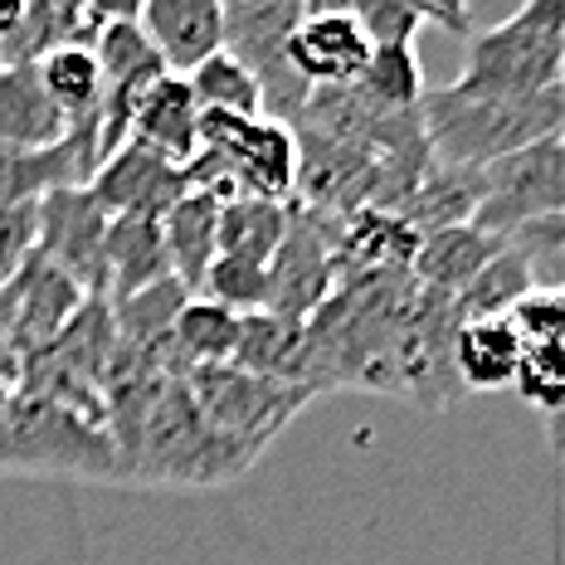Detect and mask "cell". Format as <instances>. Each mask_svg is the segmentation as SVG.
<instances>
[{
  "instance_id": "7c38bea8",
  "label": "cell",
  "mask_w": 565,
  "mask_h": 565,
  "mask_svg": "<svg viewBox=\"0 0 565 565\" xmlns=\"http://www.w3.org/2000/svg\"><path fill=\"white\" fill-rule=\"evenodd\" d=\"M84 191L98 200L103 215H167L175 200L185 195V175L181 167L161 161L157 151L122 141V147L98 161V171L88 175Z\"/></svg>"
},
{
  "instance_id": "d590c367",
  "label": "cell",
  "mask_w": 565,
  "mask_h": 565,
  "mask_svg": "<svg viewBox=\"0 0 565 565\" xmlns=\"http://www.w3.org/2000/svg\"><path fill=\"white\" fill-rule=\"evenodd\" d=\"M278 6H298L302 10V0H278Z\"/></svg>"
},
{
  "instance_id": "5bb4252c",
  "label": "cell",
  "mask_w": 565,
  "mask_h": 565,
  "mask_svg": "<svg viewBox=\"0 0 565 565\" xmlns=\"http://www.w3.org/2000/svg\"><path fill=\"white\" fill-rule=\"evenodd\" d=\"M127 141L157 151L171 167H185V161L200 151V108L191 98V84L181 74H161L157 84L141 93L132 127H127Z\"/></svg>"
},
{
  "instance_id": "d6a6232c",
  "label": "cell",
  "mask_w": 565,
  "mask_h": 565,
  "mask_svg": "<svg viewBox=\"0 0 565 565\" xmlns=\"http://www.w3.org/2000/svg\"><path fill=\"white\" fill-rule=\"evenodd\" d=\"M419 20L439 30H454V34H468V0H405Z\"/></svg>"
},
{
  "instance_id": "3957f363",
  "label": "cell",
  "mask_w": 565,
  "mask_h": 565,
  "mask_svg": "<svg viewBox=\"0 0 565 565\" xmlns=\"http://www.w3.org/2000/svg\"><path fill=\"white\" fill-rule=\"evenodd\" d=\"M565 68V0H522L512 20L473 34L458 93L488 98H526V93L561 88Z\"/></svg>"
},
{
  "instance_id": "5b68a950",
  "label": "cell",
  "mask_w": 565,
  "mask_h": 565,
  "mask_svg": "<svg viewBox=\"0 0 565 565\" xmlns=\"http://www.w3.org/2000/svg\"><path fill=\"white\" fill-rule=\"evenodd\" d=\"M185 391H191L200 419H205L210 429L230 434V439H239V444H254L258 454H264V444L312 399V391H302V385L239 371L234 361L191 366L185 371Z\"/></svg>"
},
{
  "instance_id": "8992f818",
  "label": "cell",
  "mask_w": 565,
  "mask_h": 565,
  "mask_svg": "<svg viewBox=\"0 0 565 565\" xmlns=\"http://www.w3.org/2000/svg\"><path fill=\"white\" fill-rule=\"evenodd\" d=\"M565 210V151L561 132L541 137L532 147L478 167V210L468 225L488 239H502L526 220H546Z\"/></svg>"
},
{
  "instance_id": "ffe728a7",
  "label": "cell",
  "mask_w": 565,
  "mask_h": 565,
  "mask_svg": "<svg viewBox=\"0 0 565 565\" xmlns=\"http://www.w3.org/2000/svg\"><path fill=\"white\" fill-rule=\"evenodd\" d=\"M234 366L239 371H254V375H268V381H288V385H302L298 371H302V322H288L278 312H244L239 317V341H234ZM308 391V385H302Z\"/></svg>"
},
{
  "instance_id": "cb8c5ba5",
  "label": "cell",
  "mask_w": 565,
  "mask_h": 565,
  "mask_svg": "<svg viewBox=\"0 0 565 565\" xmlns=\"http://www.w3.org/2000/svg\"><path fill=\"white\" fill-rule=\"evenodd\" d=\"M185 84H191V98H195L200 113L268 117L264 113V88H258V78L230 50H215L210 58H200L191 74H185Z\"/></svg>"
},
{
  "instance_id": "8fae6325",
  "label": "cell",
  "mask_w": 565,
  "mask_h": 565,
  "mask_svg": "<svg viewBox=\"0 0 565 565\" xmlns=\"http://www.w3.org/2000/svg\"><path fill=\"white\" fill-rule=\"evenodd\" d=\"M98 161V122H74L54 147L40 151H0V210H20L50 191L88 185Z\"/></svg>"
},
{
  "instance_id": "f546056e",
  "label": "cell",
  "mask_w": 565,
  "mask_h": 565,
  "mask_svg": "<svg viewBox=\"0 0 565 565\" xmlns=\"http://www.w3.org/2000/svg\"><path fill=\"white\" fill-rule=\"evenodd\" d=\"M508 327L516 332L522 347H551V341H565V298L561 288H532L512 302L508 312Z\"/></svg>"
},
{
  "instance_id": "6da1fadb",
  "label": "cell",
  "mask_w": 565,
  "mask_h": 565,
  "mask_svg": "<svg viewBox=\"0 0 565 565\" xmlns=\"http://www.w3.org/2000/svg\"><path fill=\"white\" fill-rule=\"evenodd\" d=\"M565 117V88L526 93V98H488V93L424 88L419 127L424 147L439 167H488L498 157L556 137Z\"/></svg>"
},
{
  "instance_id": "44dd1931",
  "label": "cell",
  "mask_w": 565,
  "mask_h": 565,
  "mask_svg": "<svg viewBox=\"0 0 565 565\" xmlns=\"http://www.w3.org/2000/svg\"><path fill=\"white\" fill-rule=\"evenodd\" d=\"M34 78L50 93V103L74 122H93L103 98V74L88 44H54V50L34 54Z\"/></svg>"
},
{
  "instance_id": "484cf974",
  "label": "cell",
  "mask_w": 565,
  "mask_h": 565,
  "mask_svg": "<svg viewBox=\"0 0 565 565\" xmlns=\"http://www.w3.org/2000/svg\"><path fill=\"white\" fill-rule=\"evenodd\" d=\"M351 88L381 113H419L424 74H419L415 44H381V50H371L366 68H361V78Z\"/></svg>"
},
{
  "instance_id": "4316f807",
  "label": "cell",
  "mask_w": 565,
  "mask_h": 565,
  "mask_svg": "<svg viewBox=\"0 0 565 565\" xmlns=\"http://www.w3.org/2000/svg\"><path fill=\"white\" fill-rule=\"evenodd\" d=\"M502 249L522 258V268L532 274L536 288H561V278H565V220L561 215L516 225L512 234H502Z\"/></svg>"
},
{
  "instance_id": "e0dca14e",
  "label": "cell",
  "mask_w": 565,
  "mask_h": 565,
  "mask_svg": "<svg viewBox=\"0 0 565 565\" xmlns=\"http://www.w3.org/2000/svg\"><path fill=\"white\" fill-rule=\"evenodd\" d=\"M516 361H522V341L508 327V317H468L454 327L449 366L468 391H508Z\"/></svg>"
},
{
  "instance_id": "7a4b0ae2",
  "label": "cell",
  "mask_w": 565,
  "mask_h": 565,
  "mask_svg": "<svg viewBox=\"0 0 565 565\" xmlns=\"http://www.w3.org/2000/svg\"><path fill=\"white\" fill-rule=\"evenodd\" d=\"M181 175L185 191L288 205L292 185H298V137L278 117L200 113V151L181 167Z\"/></svg>"
},
{
  "instance_id": "277c9868",
  "label": "cell",
  "mask_w": 565,
  "mask_h": 565,
  "mask_svg": "<svg viewBox=\"0 0 565 565\" xmlns=\"http://www.w3.org/2000/svg\"><path fill=\"white\" fill-rule=\"evenodd\" d=\"M0 473L122 478V468H117V449L103 424L15 391L0 419Z\"/></svg>"
},
{
  "instance_id": "9a60e30c",
  "label": "cell",
  "mask_w": 565,
  "mask_h": 565,
  "mask_svg": "<svg viewBox=\"0 0 565 565\" xmlns=\"http://www.w3.org/2000/svg\"><path fill=\"white\" fill-rule=\"evenodd\" d=\"M103 274H108V302H122L151 282L171 278L161 215H108L103 230Z\"/></svg>"
},
{
  "instance_id": "9c48e42d",
  "label": "cell",
  "mask_w": 565,
  "mask_h": 565,
  "mask_svg": "<svg viewBox=\"0 0 565 565\" xmlns=\"http://www.w3.org/2000/svg\"><path fill=\"white\" fill-rule=\"evenodd\" d=\"M84 302H88V292L78 288L64 268L30 254L25 264H20V274L0 288V332L20 351V366H25L30 351L50 347V341L74 322V312L84 308Z\"/></svg>"
},
{
  "instance_id": "7402d4cb",
  "label": "cell",
  "mask_w": 565,
  "mask_h": 565,
  "mask_svg": "<svg viewBox=\"0 0 565 565\" xmlns=\"http://www.w3.org/2000/svg\"><path fill=\"white\" fill-rule=\"evenodd\" d=\"M282 230H288V205L278 200H249L234 195L220 205V230H215V254L244 258V264H264L278 254Z\"/></svg>"
},
{
  "instance_id": "e575fe53",
  "label": "cell",
  "mask_w": 565,
  "mask_h": 565,
  "mask_svg": "<svg viewBox=\"0 0 565 565\" xmlns=\"http://www.w3.org/2000/svg\"><path fill=\"white\" fill-rule=\"evenodd\" d=\"M20 25H25V0H0V54L15 44Z\"/></svg>"
},
{
  "instance_id": "f1b7e54d",
  "label": "cell",
  "mask_w": 565,
  "mask_h": 565,
  "mask_svg": "<svg viewBox=\"0 0 565 565\" xmlns=\"http://www.w3.org/2000/svg\"><path fill=\"white\" fill-rule=\"evenodd\" d=\"M512 385L526 405L541 409V415H561V405H565V341H551V347H522Z\"/></svg>"
},
{
  "instance_id": "d4e9b609",
  "label": "cell",
  "mask_w": 565,
  "mask_h": 565,
  "mask_svg": "<svg viewBox=\"0 0 565 565\" xmlns=\"http://www.w3.org/2000/svg\"><path fill=\"white\" fill-rule=\"evenodd\" d=\"M93 58H98V74H103V88L113 84H157L161 74H167V64H161L157 44L147 40V30L137 25V20H113V25H98L88 40Z\"/></svg>"
},
{
  "instance_id": "4dcf8cb0",
  "label": "cell",
  "mask_w": 565,
  "mask_h": 565,
  "mask_svg": "<svg viewBox=\"0 0 565 565\" xmlns=\"http://www.w3.org/2000/svg\"><path fill=\"white\" fill-rule=\"evenodd\" d=\"M347 15L361 25L371 50H381V44H415V30L424 25L405 0H347Z\"/></svg>"
},
{
  "instance_id": "ba28073f",
  "label": "cell",
  "mask_w": 565,
  "mask_h": 565,
  "mask_svg": "<svg viewBox=\"0 0 565 565\" xmlns=\"http://www.w3.org/2000/svg\"><path fill=\"white\" fill-rule=\"evenodd\" d=\"M103 230L108 215L98 210L84 185L50 191L34 205V254L64 268L88 298H108V274H103Z\"/></svg>"
},
{
  "instance_id": "836d02e7",
  "label": "cell",
  "mask_w": 565,
  "mask_h": 565,
  "mask_svg": "<svg viewBox=\"0 0 565 565\" xmlns=\"http://www.w3.org/2000/svg\"><path fill=\"white\" fill-rule=\"evenodd\" d=\"M88 10V25H113V20H137L141 15V0H84Z\"/></svg>"
},
{
  "instance_id": "603a6c76",
  "label": "cell",
  "mask_w": 565,
  "mask_h": 565,
  "mask_svg": "<svg viewBox=\"0 0 565 565\" xmlns=\"http://www.w3.org/2000/svg\"><path fill=\"white\" fill-rule=\"evenodd\" d=\"M234 341H239V312L220 308L210 298H185L181 312L171 322V351L181 356V366H220L234 356Z\"/></svg>"
},
{
  "instance_id": "52a82bcc",
  "label": "cell",
  "mask_w": 565,
  "mask_h": 565,
  "mask_svg": "<svg viewBox=\"0 0 565 565\" xmlns=\"http://www.w3.org/2000/svg\"><path fill=\"white\" fill-rule=\"evenodd\" d=\"M332 215L288 200V230H282L278 254L268 258V298L264 312H278L288 322H308L337 288L332 278Z\"/></svg>"
},
{
  "instance_id": "2e32d148",
  "label": "cell",
  "mask_w": 565,
  "mask_h": 565,
  "mask_svg": "<svg viewBox=\"0 0 565 565\" xmlns=\"http://www.w3.org/2000/svg\"><path fill=\"white\" fill-rule=\"evenodd\" d=\"M68 132V117L34 78V58L0 64V151H40Z\"/></svg>"
},
{
  "instance_id": "ac0fdd59",
  "label": "cell",
  "mask_w": 565,
  "mask_h": 565,
  "mask_svg": "<svg viewBox=\"0 0 565 565\" xmlns=\"http://www.w3.org/2000/svg\"><path fill=\"white\" fill-rule=\"evenodd\" d=\"M220 205L225 200L210 191H185L175 205L161 215V239H167V264L171 278L185 292H200V278L215 264V230H220Z\"/></svg>"
},
{
  "instance_id": "4fadbf2b",
  "label": "cell",
  "mask_w": 565,
  "mask_h": 565,
  "mask_svg": "<svg viewBox=\"0 0 565 565\" xmlns=\"http://www.w3.org/2000/svg\"><path fill=\"white\" fill-rule=\"evenodd\" d=\"M137 25L157 44L167 74H191L200 58L225 50V0H141Z\"/></svg>"
},
{
  "instance_id": "83f0119b",
  "label": "cell",
  "mask_w": 565,
  "mask_h": 565,
  "mask_svg": "<svg viewBox=\"0 0 565 565\" xmlns=\"http://www.w3.org/2000/svg\"><path fill=\"white\" fill-rule=\"evenodd\" d=\"M200 298L220 302V308L230 312H258L268 298V268L264 264H244V258H225L215 254V264L205 268V278H200Z\"/></svg>"
},
{
  "instance_id": "1f68e13d",
  "label": "cell",
  "mask_w": 565,
  "mask_h": 565,
  "mask_svg": "<svg viewBox=\"0 0 565 565\" xmlns=\"http://www.w3.org/2000/svg\"><path fill=\"white\" fill-rule=\"evenodd\" d=\"M40 205V200H34ZM34 205L0 210V288L20 274V264L34 254Z\"/></svg>"
},
{
  "instance_id": "d6986e66",
  "label": "cell",
  "mask_w": 565,
  "mask_h": 565,
  "mask_svg": "<svg viewBox=\"0 0 565 565\" xmlns=\"http://www.w3.org/2000/svg\"><path fill=\"white\" fill-rule=\"evenodd\" d=\"M498 254V239H488L473 225H449L434 230L419 239L415 258H409V278L424 292H439V298H454L463 282H473L482 274V264Z\"/></svg>"
},
{
  "instance_id": "30bf717a",
  "label": "cell",
  "mask_w": 565,
  "mask_h": 565,
  "mask_svg": "<svg viewBox=\"0 0 565 565\" xmlns=\"http://www.w3.org/2000/svg\"><path fill=\"white\" fill-rule=\"evenodd\" d=\"M282 58H288L292 78L302 88H351L371 58V40L347 10H312L298 15V25L282 40Z\"/></svg>"
}]
</instances>
